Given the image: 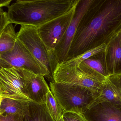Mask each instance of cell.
I'll return each instance as SVG.
<instances>
[{"instance_id": "1", "label": "cell", "mask_w": 121, "mask_h": 121, "mask_svg": "<svg viewBox=\"0 0 121 121\" xmlns=\"http://www.w3.org/2000/svg\"><path fill=\"white\" fill-rule=\"evenodd\" d=\"M121 31V0H94L79 23L67 60L107 45Z\"/></svg>"}, {"instance_id": "2", "label": "cell", "mask_w": 121, "mask_h": 121, "mask_svg": "<svg viewBox=\"0 0 121 121\" xmlns=\"http://www.w3.org/2000/svg\"><path fill=\"white\" fill-rule=\"evenodd\" d=\"M79 0H17L8 7L10 23L38 27L66 13Z\"/></svg>"}, {"instance_id": "3", "label": "cell", "mask_w": 121, "mask_h": 121, "mask_svg": "<svg viewBox=\"0 0 121 121\" xmlns=\"http://www.w3.org/2000/svg\"><path fill=\"white\" fill-rule=\"evenodd\" d=\"M50 91L64 111L84 113L96 99L94 93L82 86L50 82Z\"/></svg>"}, {"instance_id": "4", "label": "cell", "mask_w": 121, "mask_h": 121, "mask_svg": "<svg viewBox=\"0 0 121 121\" xmlns=\"http://www.w3.org/2000/svg\"><path fill=\"white\" fill-rule=\"evenodd\" d=\"M53 81L61 84L79 85L91 90L96 99L101 92L105 77L85 67H69L57 64L52 74Z\"/></svg>"}, {"instance_id": "5", "label": "cell", "mask_w": 121, "mask_h": 121, "mask_svg": "<svg viewBox=\"0 0 121 121\" xmlns=\"http://www.w3.org/2000/svg\"><path fill=\"white\" fill-rule=\"evenodd\" d=\"M76 6L66 13L37 27L55 69L57 64L55 60V51L72 21Z\"/></svg>"}, {"instance_id": "6", "label": "cell", "mask_w": 121, "mask_h": 121, "mask_svg": "<svg viewBox=\"0 0 121 121\" xmlns=\"http://www.w3.org/2000/svg\"><path fill=\"white\" fill-rule=\"evenodd\" d=\"M0 55L12 67L27 70L36 74L47 77L53 81L49 70L33 57L25 46L18 39L12 50Z\"/></svg>"}, {"instance_id": "7", "label": "cell", "mask_w": 121, "mask_h": 121, "mask_svg": "<svg viewBox=\"0 0 121 121\" xmlns=\"http://www.w3.org/2000/svg\"><path fill=\"white\" fill-rule=\"evenodd\" d=\"M0 96L5 99L31 101L28 95L22 69L13 67L0 69Z\"/></svg>"}, {"instance_id": "8", "label": "cell", "mask_w": 121, "mask_h": 121, "mask_svg": "<svg viewBox=\"0 0 121 121\" xmlns=\"http://www.w3.org/2000/svg\"><path fill=\"white\" fill-rule=\"evenodd\" d=\"M17 34L18 40L25 46L38 62L49 70L52 77L55 68L47 48L38 34L37 27L21 25Z\"/></svg>"}, {"instance_id": "9", "label": "cell", "mask_w": 121, "mask_h": 121, "mask_svg": "<svg viewBox=\"0 0 121 121\" xmlns=\"http://www.w3.org/2000/svg\"><path fill=\"white\" fill-rule=\"evenodd\" d=\"M94 0H79L75 7L72 20L65 34L54 52V59L57 64L67 60L71 44L76 33L79 23Z\"/></svg>"}, {"instance_id": "10", "label": "cell", "mask_w": 121, "mask_h": 121, "mask_svg": "<svg viewBox=\"0 0 121 121\" xmlns=\"http://www.w3.org/2000/svg\"><path fill=\"white\" fill-rule=\"evenodd\" d=\"M28 97L32 101L45 104L47 95L50 90L44 76L26 69H22Z\"/></svg>"}, {"instance_id": "11", "label": "cell", "mask_w": 121, "mask_h": 121, "mask_svg": "<svg viewBox=\"0 0 121 121\" xmlns=\"http://www.w3.org/2000/svg\"><path fill=\"white\" fill-rule=\"evenodd\" d=\"M101 55L107 77L121 74V38L119 34L107 45Z\"/></svg>"}, {"instance_id": "12", "label": "cell", "mask_w": 121, "mask_h": 121, "mask_svg": "<svg viewBox=\"0 0 121 121\" xmlns=\"http://www.w3.org/2000/svg\"><path fill=\"white\" fill-rule=\"evenodd\" d=\"M82 115L87 121H121V105L101 102L90 107Z\"/></svg>"}, {"instance_id": "13", "label": "cell", "mask_w": 121, "mask_h": 121, "mask_svg": "<svg viewBox=\"0 0 121 121\" xmlns=\"http://www.w3.org/2000/svg\"><path fill=\"white\" fill-rule=\"evenodd\" d=\"M104 102L121 105V74L106 77L99 96L91 106Z\"/></svg>"}, {"instance_id": "14", "label": "cell", "mask_w": 121, "mask_h": 121, "mask_svg": "<svg viewBox=\"0 0 121 121\" xmlns=\"http://www.w3.org/2000/svg\"><path fill=\"white\" fill-rule=\"evenodd\" d=\"M23 121H55L46 108L45 104L30 101L25 111Z\"/></svg>"}, {"instance_id": "15", "label": "cell", "mask_w": 121, "mask_h": 121, "mask_svg": "<svg viewBox=\"0 0 121 121\" xmlns=\"http://www.w3.org/2000/svg\"><path fill=\"white\" fill-rule=\"evenodd\" d=\"M29 101L1 98L0 103V115L24 114Z\"/></svg>"}, {"instance_id": "16", "label": "cell", "mask_w": 121, "mask_h": 121, "mask_svg": "<svg viewBox=\"0 0 121 121\" xmlns=\"http://www.w3.org/2000/svg\"><path fill=\"white\" fill-rule=\"evenodd\" d=\"M17 40V34L13 23H9L0 36V54L13 50Z\"/></svg>"}, {"instance_id": "17", "label": "cell", "mask_w": 121, "mask_h": 121, "mask_svg": "<svg viewBox=\"0 0 121 121\" xmlns=\"http://www.w3.org/2000/svg\"><path fill=\"white\" fill-rule=\"evenodd\" d=\"M106 45H104L97 47L68 60L59 64L65 67H78L80 64L84 60L89 58L90 57L104 52L106 49Z\"/></svg>"}, {"instance_id": "18", "label": "cell", "mask_w": 121, "mask_h": 121, "mask_svg": "<svg viewBox=\"0 0 121 121\" xmlns=\"http://www.w3.org/2000/svg\"><path fill=\"white\" fill-rule=\"evenodd\" d=\"M45 105L49 113L55 121H59L62 118L64 110L53 96L50 90L47 95Z\"/></svg>"}, {"instance_id": "19", "label": "cell", "mask_w": 121, "mask_h": 121, "mask_svg": "<svg viewBox=\"0 0 121 121\" xmlns=\"http://www.w3.org/2000/svg\"><path fill=\"white\" fill-rule=\"evenodd\" d=\"M101 53L90 57L84 60L80 64L79 67H85L91 70L106 77Z\"/></svg>"}, {"instance_id": "20", "label": "cell", "mask_w": 121, "mask_h": 121, "mask_svg": "<svg viewBox=\"0 0 121 121\" xmlns=\"http://www.w3.org/2000/svg\"><path fill=\"white\" fill-rule=\"evenodd\" d=\"M62 118L65 121H87L82 114L71 112L64 111Z\"/></svg>"}, {"instance_id": "21", "label": "cell", "mask_w": 121, "mask_h": 121, "mask_svg": "<svg viewBox=\"0 0 121 121\" xmlns=\"http://www.w3.org/2000/svg\"><path fill=\"white\" fill-rule=\"evenodd\" d=\"M24 114H5L0 115V121H23Z\"/></svg>"}, {"instance_id": "22", "label": "cell", "mask_w": 121, "mask_h": 121, "mask_svg": "<svg viewBox=\"0 0 121 121\" xmlns=\"http://www.w3.org/2000/svg\"><path fill=\"white\" fill-rule=\"evenodd\" d=\"M9 23L7 17V12H5L3 14L0 15V36L4 28Z\"/></svg>"}, {"instance_id": "23", "label": "cell", "mask_w": 121, "mask_h": 121, "mask_svg": "<svg viewBox=\"0 0 121 121\" xmlns=\"http://www.w3.org/2000/svg\"><path fill=\"white\" fill-rule=\"evenodd\" d=\"M12 67L8 63L5 61L0 54V69L2 68H10Z\"/></svg>"}, {"instance_id": "24", "label": "cell", "mask_w": 121, "mask_h": 121, "mask_svg": "<svg viewBox=\"0 0 121 121\" xmlns=\"http://www.w3.org/2000/svg\"><path fill=\"white\" fill-rule=\"evenodd\" d=\"M12 0H0V8L2 7H8L10 5Z\"/></svg>"}, {"instance_id": "25", "label": "cell", "mask_w": 121, "mask_h": 121, "mask_svg": "<svg viewBox=\"0 0 121 121\" xmlns=\"http://www.w3.org/2000/svg\"><path fill=\"white\" fill-rule=\"evenodd\" d=\"M4 12H5L4 11V10L2 8H0V15H1V14L4 13Z\"/></svg>"}, {"instance_id": "26", "label": "cell", "mask_w": 121, "mask_h": 121, "mask_svg": "<svg viewBox=\"0 0 121 121\" xmlns=\"http://www.w3.org/2000/svg\"><path fill=\"white\" fill-rule=\"evenodd\" d=\"M59 121H65L63 120V118H61V119H60V120H59Z\"/></svg>"}, {"instance_id": "27", "label": "cell", "mask_w": 121, "mask_h": 121, "mask_svg": "<svg viewBox=\"0 0 121 121\" xmlns=\"http://www.w3.org/2000/svg\"><path fill=\"white\" fill-rule=\"evenodd\" d=\"M119 35H120V36H121V33H120V34H119Z\"/></svg>"}, {"instance_id": "28", "label": "cell", "mask_w": 121, "mask_h": 121, "mask_svg": "<svg viewBox=\"0 0 121 121\" xmlns=\"http://www.w3.org/2000/svg\"><path fill=\"white\" fill-rule=\"evenodd\" d=\"M1 97H0V101H1Z\"/></svg>"}]
</instances>
